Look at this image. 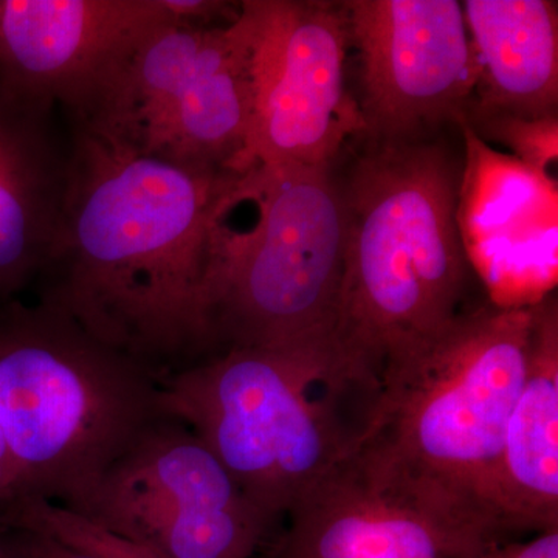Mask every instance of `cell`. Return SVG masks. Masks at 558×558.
Returning <instances> with one entry per match:
<instances>
[{
    "instance_id": "obj_1",
    "label": "cell",
    "mask_w": 558,
    "mask_h": 558,
    "mask_svg": "<svg viewBox=\"0 0 558 558\" xmlns=\"http://www.w3.org/2000/svg\"><path fill=\"white\" fill-rule=\"evenodd\" d=\"M64 120L68 191L35 300L159 380L218 354L207 304L213 231L242 172L140 156Z\"/></svg>"
},
{
    "instance_id": "obj_2",
    "label": "cell",
    "mask_w": 558,
    "mask_h": 558,
    "mask_svg": "<svg viewBox=\"0 0 558 558\" xmlns=\"http://www.w3.org/2000/svg\"><path fill=\"white\" fill-rule=\"evenodd\" d=\"M534 304L461 312L381 371L354 458L484 550L505 543L490 486L526 377Z\"/></svg>"
},
{
    "instance_id": "obj_3",
    "label": "cell",
    "mask_w": 558,
    "mask_h": 558,
    "mask_svg": "<svg viewBox=\"0 0 558 558\" xmlns=\"http://www.w3.org/2000/svg\"><path fill=\"white\" fill-rule=\"evenodd\" d=\"M459 175L424 140H373L344 180L343 277L336 341L371 389L403 351L461 314L470 263L458 227Z\"/></svg>"
},
{
    "instance_id": "obj_4",
    "label": "cell",
    "mask_w": 558,
    "mask_h": 558,
    "mask_svg": "<svg viewBox=\"0 0 558 558\" xmlns=\"http://www.w3.org/2000/svg\"><path fill=\"white\" fill-rule=\"evenodd\" d=\"M165 417L160 380L68 315L36 300L0 306V429L20 498L80 515Z\"/></svg>"
},
{
    "instance_id": "obj_5",
    "label": "cell",
    "mask_w": 558,
    "mask_h": 558,
    "mask_svg": "<svg viewBox=\"0 0 558 558\" xmlns=\"http://www.w3.org/2000/svg\"><path fill=\"white\" fill-rule=\"evenodd\" d=\"M333 343L231 348L160 380V407L194 435L253 506L281 526L319 480L354 453L363 424Z\"/></svg>"
},
{
    "instance_id": "obj_6",
    "label": "cell",
    "mask_w": 558,
    "mask_h": 558,
    "mask_svg": "<svg viewBox=\"0 0 558 558\" xmlns=\"http://www.w3.org/2000/svg\"><path fill=\"white\" fill-rule=\"evenodd\" d=\"M344 208L330 167L255 163L227 193L207 278L216 351L336 341Z\"/></svg>"
},
{
    "instance_id": "obj_7",
    "label": "cell",
    "mask_w": 558,
    "mask_h": 558,
    "mask_svg": "<svg viewBox=\"0 0 558 558\" xmlns=\"http://www.w3.org/2000/svg\"><path fill=\"white\" fill-rule=\"evenodd\" d=\"M253 58L250 0L236 20L211 27L185 24L165 9L121 47L80 105L61 112L140 156L244 172L255 165Z\"/></svg>"
},
{
    "instance_id": "obj_8",
    "label": "cell",
    "mask_w": 558,
    "mask_h": 558,
    "mask_svg": "<svg viewBox=\"0 0 558 558\" xmlns=\"http://www.w3.org/2000/svg\"><path fill=\"white\" fill-rule=\"evenodd\" d=\"M80 517L156 558H258L279 529L171 417L110 469Z\"/></svg>"
},
{
    "instance_id": "obj_9",
    "label": "cell",
    "mask_w": 558,
    "mask_h": 558,
    "mask_svg": "<svg viewBox=\"0 0 558 558\" xmlns=\"http://www.w3.org/2000/svg\"><path fill=\"white\" fill-rule=\"evenodd\" d=\"M255 16V163L330 167L366 126L348 89L340 2L250 0Z\"/></svg>"
},
{
    "instance_id": "obj_10",
    "label": "cell",
    "mask_w": 558,
    "mask_h": 558,
    "mask_svg": "<svg viewBox=\"0 0 558 558\" xmlns=\"http://www.w3.org/2000/svg\"><path fill=\"white\" fill-rule=\"evenodd\" d=\"M360 61L359 108L373 140L418 138L457 120L475 94L476 62L458 0L340 2Z\"/></svg>"
},
{
    "instance_id": "obj_11",
    "label": "cell",
    "mask_w": 558,
    "mask_h": 558,
    "mask_svg": "<svg viewBox=\"0 0 558 558\" xmlns=\"http://www.w3.org/2000/svg\"><path fill=\"white\" fill-rule=\"evenodd\" d=\"M161 0H0V92L70 112Z\"/></svg>"
},
{
    "instance_id": "obj_12",
    "label": "cell",
    "mask_w": 558,
    "mask_h": 558,
    "mask_svg": "<svg viewBox=\"0 0 558 558\" xmlns=\"http://www.w3.org/2000/svg\"><path fill=\"white\" fill-rule=\"evenodd\" d=\"M478 553L349 454L289 510L258 558H464Z\"/></svg>"
},
{
    "instance_id": "obj_13",
    "label": "cell",
    "mask_w": 558,
    "mask_h": 558,
    "mask_svg": "<svg viewBox=\"0 0 558 558\" xmlns=\"http://www.w3.org/2000/svg\"><path fill=\"white\" fill-rule=\"evenodd\" d=\"M468 143V168L459 182L458 227L470 267L488 289H508L509 278L557 277V182L515 157L488 148L457 119Z\"/></svg>"
},
{
    "instance_id": "obj_14",
    "label": "cell",
    "mask_w": 558,
    "mask_h": 558,
    "mask_svg": "<svg viewBox=\"0 0 558 558\" xmlns=\"http://www.w3.org/2000/svg\"><path fill=\"white\" fill-rule=\"evenodd\" d=\"M61 116L0 92V306L33 289L57 241L70 167Z\"/></svg>"
},
{
    "instance_id": "obj_15",
    "label": "cell",
    "mask_w": 558,
    "mask_h": 558,
    "mask_svg": "<svg viewBox=\"0 0 558 558\" xmlns=\"http://www.w3.org/2000/svg\"><path fill=\"white\" fill-rule=\"evenodd\" d=\"M490 509L505 539L558 529V306L550 293L534 304L526 377L506 425Z\"/></svg>"
},
{
    "instance_id": "obj_16",
    "label": "cell",
    "mask_w": 558,
    "mask_h": 558,
    "mask_svg": "<svg viewBox=\"0 0 558 558\" xmlns=\"http://www.w3.org/2000/svg\"><path fill=\"white\" fill-rule=\"evenodd\" d=\"M462 9L476 62L470 116H557V2L468 0Z\"/></svg>"
},
{
    "instance_id": "obj_17",
    "label": "cell",
    "mask_w": 558,
    "mask_h": 558,
    "mask_svg": "<svg viewBox=\"0 0 558 558\" xmlns=\"http://www.w3.org/2000/svg\"><path fill=\"white\" fill-rule=\"evenodd\" d=\"M469 126L481 140H494L512 149L517 160L531 170L556 180L550 171L556 170L558 159V119L549 117H521L513 113H486L464 116Z\"/></svg>"
},
{
    "instance_id": "obj_18",
    "label": "cell",
    "mask_w": 558,
    "mask_h": 558,
    "mask_svg": "<svg viewBox=\"0 0 558 558\" xmlns=\"http://www.w3.org/2000/svg\"><path fill=\"white\" fill-rule=\"evenodd\" d=\"M0 548L9 558H126L101 549L70 545L25 524L0 526Z\"/></svg>"
},
{
    "instance_id": "obj_19",
    "label": "cell",
    "mask_w": 558,
    "mask_h": 558,
    "mask_svg": "<svg viewBox=\"0 0 558 558\" xmlns=\"http://www.w3.org/2000/svg\"><path fill=\"white\" fill-rule=\"evenodd\" d=\"M464 558H558V529L542 532L529 542L501 543Z\"/></svg>"
},
{
    "instance_id": "obj_20",
    "label": "cell",
    "mask_w": 558,
    "mask_h": 558,
    "mask_svg": "<svg viewBox=\"0 0 558 558\" xmlns=\"http://www.w3.org/2000/svg\"><path fill=\"white\" fill-rule=\"evenodd\" d=\"M20 498L16 469L11 458L9 446L0 429V512Z\"/></svg>"
},
{
    "instance_id": "obj_21",
    "label": "cell",
    "mask_w": 558,
    "mask_h": 558,
    "mask_svg": "<svg viewBox=\"0 0 558 558\" xmlns=\"http://www.w3.org/2000/svg\"><path fill=\"white\" fill-rule=\"evenodd\" d=\"M0 558H9L5 556V553H3L2 548H0Z\"/></svg>"
}]
</instances>
